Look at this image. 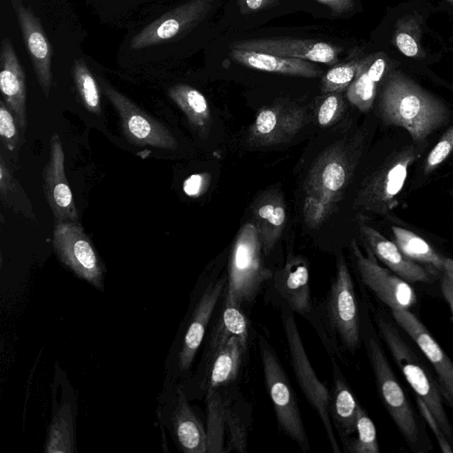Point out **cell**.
Returning a JSON list of instances; mask_svg holds the SVG:
<instances>
[{"instance_id":"obj_9","label":"cell","mask_w":453,"mask_h":453,"mask_svg":"<svg viewBox=\"0 0 453 453\" xmlns=\"http://www.w3.org/2000/svg\"><path fill=\"white\" fill-rule=\"evenodd\" d=\"M281 304V322L290 365L296 382L306 400L319 417L333 451L340 453L341 449L328 411L329 390L319 380L309 360L294 317V311L284 303Z\"/></svg>"},{"instance_id":"obj_13","label":"cell","mask_w":453,"mask_h":453,"mask_svg":"<svg viewBox=\"0 0 453 453\" xmlns=\"http://www.w3.org/2000/svg\"><path fill=\"white\" fill-rule=\"evenodd\" d=\"M100 88L116 109L126 138L137 146H151L173 150L177 142L171 132L161 123L146 114L128 97L98 78Z\"/></svg>"},{"instance_id":"obj_39","label":"cell","mask_w":453,"mask_h":453,"mask_svg":"<svg viewBox=\"0 0 453 453\" xmlns=\"http://www.w3.org/2000/svg\"><path fill=\"white\" fill-rule=\"evenodd\" d=\"M453 150V125L441 135L426 157L424 167L426 174L430 173L443 163Z\"/></svg>"},{"instance_id":"obj_46","label":"cell","mask_w":453,"mask_h":453,"mask_svg":"<svg viewBox=\"0 0 453 453\" xmlns=\"http://www.w3.org/2000/svg\"><path fill=\"white\" fill-rule=\"evenodd\" d=\"M441 288L443 296L449 303L453 315V284L445 275H443L441 279Z\"/></svg>"},{"instance_id":"obj_6","label":"cell","mask_w":453,"mask_h":453,"mask_svg":"<svg viewBox=\"0 0 453 453\" xmlns=\"http://www.w3.org/2000/svg\"><path fill=\"white\" fill-rule=\"evenodd\" d=\"M364 340L380 398L410 447H418L419 427L412 408L401 387L372 326L364 323Z\"/></svg>"},{"instance_id":"obj_18","label":"cell","mask_w":453,"mask_h":453,"mask_svg":"<svg viewBox=\"0 0 453 453\" xmlns=\"http://www.w3.org/2000/svg\"><path fill=\"white\" fill-rule=\"evenodd\" d=\"M212 3L213 0H191L161 15L133 36L131 49L158 45L184 33L205 17Z\"/></svg>"},{"instance_id":"obj_40","label":"cell","mask_w":453,"mask_h":453,"mask_svg":"<svg viewBox=\"0 0 453 453\" xmlns=\"http://www.w3.org/2000/svg\"><path fill=\"white\" fill-rule=\"evenodd\" d=\"M17 121L4 100L0 101V135L5 147L12 151L17 148L19 134Z\"/></svg>"},{"instance_id":"obj_45","label":"cell","mask_w":453,"mask_h":453,"mask_svg":"<svg viewBox=\"0 0 453 453\" xmlns=\"http://www.w3.org/2000/svg\"><path fill=\"white\" fill-rule=\"evenodd\" d=\"M328 7L335 14H343L354 7L353 0H316Z\"/></svg>"},{"instance_id":"obj_27","label":"cell","mask_w":453,"mask_h":453,"mask_svg":"<svg viewBox=\"0 0 453 453\" xmlns=\"http://www.w3.org/2000/svg\"><path fill=\"white\" fill-rule=\"evenodd\" d=\"M229 55L239 65L258 71L304 78H315L321 74L319 66L308 60L243 50H231Z\"/></svg>"},{"instance_id":"obj_22","label":"cell","mask_w":453,"mask_h":453,"mask_svg":"<svg viewBox=\"0 0 453 453\" xmlns=\"http://www.w3.org/2000/svg\"><path fill=\"white\" fill-rule=\"evenodd\" d=\"M25 44L33 66L46 97L52 85L51 50L40 19L27 9L20 0H12Z\"/></svg>"},{"instance_id":"obj_41","label":"cell","mask_w":453,"mask_h":453,"mask_svg":"<svg viewBox=\"0 0 453 453\" xmlns=\"http://www.w3.org/2000/svg\"><path fill=\"white\" fill-rule=\"evenodd\" d=\"M329 214L326 206L317 198L305 196L303 203V219L310 228H317Z\"/></svg>"},{"instance_id":"obj_48","label":"cell","mask_w":453,"mask_h":453,"mask_svg":"<svg viewBox=\"0 0 453 453\" xmlns=\"http://www.w3.org/2000/svg\"><path fill=\"white\" fill-rule=\"evenodd\" d=\"M448 1L453 4V0H448Z\"/></svg>"},{"instance_id":"obj_20","label":"cell","mask_w":453,"mask_h":453,"mask_svg":"<svg viewBox=\"0 0 453 453\" xmlns=\"http://www.w3.org/2000/svg\"><path fill=\"white\" fill-rule=\"evenodd\" d=\"M43 190L55 224L77 221L78 212L65 172V154L58 134L53 133L49 160L43 170Z\"/></svg>"},{"instance_id":"obj_31","label":"cell","mask_w":453,"mask_h":453,"mask_svg":"<svg viewBox=\"0 0 453 453\" xmlns=\"http://www.w3.org/2000/svg\"><path fill=\"white\" fill-rule=\"evenodd\" d=\"M207 453H223L226 441V401L219 388L205 393Z\"/></svg>"},{"instance_id":"obj_29","label":"cell","mask_w":453,"mask_h":453,"mask_svg":"<svg viewBox=\"0 0 453 453\" xmlns=\"http://www.w3.org/2000/svg\"><path fill=\"white\" fill-rule=\"evenodd\" d=\"M233 336L247 344L248 322L242 309L232 304L224 297L220 313L204 345L203 357L213 353Z\"/></svg>"},{"instance_id":"obj_10","label":"cell","mask_w":453,"mask_h":453,"mask_svg":"<svg viewBox=\"0 0 453 453\" xmlns=\"http://www.w3.org/2000/svg\"><path fill=\"white\" fill-rule=\"evenodd\" d=\"M53 248L60 262L76 277L104 291V266L80 223L55 224Z\"/></svg>"},{"instance_id":"obj_47","label":"cell","mask_w":453,"mask_h":453,"mask_svg":"<svg viewBox=\"0 0 453 453\" xmlns=\"http://www.w3.org/2000/svg\"><path fill=\"white\" fill-rule=\"evenodd\" d=\"M444 275L450 280L453 284V259L445 258L443 271Z\"/></svg>"},{"instance_id":"obj_42","label":"cell","mask_w":453,"mask_h":453,"mask_svg":"<svg viewBox=\"0 0 453 453\" xmlns=\"http://www.w3.org/2000/svg\"><path fill=\"white\" fill-rule=\"evenodd\" d=\"M210 182V175L207 173H194L183 182V191L190 197H198L203 195Z\"/></svg>"},{"instance_id":"obj_33","label":"cell","mask_w":453,"mask_h":453,"mask_svg":"<svg viewBox=\"0 0 453 453\" xmlns=\"http://www.w3.org/2000/svg\"><path fill=\"white\" fill-rule=\"evenodd\" d=\"M421 27L417 15L400 19L393 36L395 46L406 57L417 58L421 55Z\"/></svg>"},{"instance_id":"obj_44","label":"cell","mask_w":453,"mask_h":453,"mask_svg":"<svg viewBox=\"0 0 453 453\" xmlns=\"http://www.w3.org/2000/svg\"><path fill=\"white\" fill-rule=\"evenodd\" d=\"M275 2L276 0H238V4L243 14H249L268 8Z\"/></svg>"},{"instance_id":"obj_11","label":"cell","mask_w":453,"mask_h":453,"mask_svg":"<svg viewBox=\"0 0 453 453\" xmlns=\"http://www.w3.org/2000/svg\"><path fill=\"white\" fill-rule=\"evenodd\" d=\"M51 415L44 442L48 453H76L78 395L58 363L50 384Z\"/></svg>"},{"instance_id":"obj_37","label":"cell","mask_w":453,"mask_h":453,"mask_svg":"<svg viewBox=\"0 0 453 453\" xmlns=\"http://www.w3.org/2000/svg\"><path fill=\"white\" fill-rule=\"evenodd\" d=\"M362 59L338 64L330 68L321 81V91L325 94L342 91L356 79Z\"/></svg>"},{"instance_id":"obj_28","label":"cell","mask_w":453,"mask_h":453,"mask_svg":"<svg viewBox=\"0 0 453 453\" xmlns=\"http://www.w3.org/2000/svg\"><path fill=\"white\" fill-rule=\"evenodd\" d=\"M386 65L382 55L362 58L358 73L346 92L348 100L358 110L367 111L372 108L377 85L383 78Z\"/></svg>"},{"instance_id":"obj_5","label":"cell","mask_w":453,"mask_h":453,"mask_svg":"<svg viewBox=\"0 0 453 453\" xmlns=\"http://www.w3.org/2000/svg\"><path fill=\"white\" fill-rule=\"evenodd\" d=\"M380 334L406 380L436 419L453 447V427L448 418L440 391L418 356L403 340L396 327L381 312L374 315Z\"/></svg>"},{"instance_id":"obj_19","label":"cell","mask_w":453,"mask_h":453,"mask_svg":"<svg viewBox=\"0 0 453 453\" xmlns=\"http://www.w3.org/2000/svg\"><path fill=\"white\" fill-rule=\"evenodd\" d=\"M231 50L268 53L283 58H298L334 65L342 48L326 42L295 38H258L233 42Z\"/></svg>"},{"instance_id":"obj_16","label":"cell","mask_w":453,"mask_h":453,"mask_svg":"<svg viewBox=\"0 0 453 453\" xmlns=\"http://www.w3.org/2000/svg\"><path fill=\"white\" fill-rule=\"evenodd\" d=\"M306 113L295 104L278 103L259 109L247 136L255 147L273 146L285 142L304 126Z\"/></svg>"},{"instance_id":"obj_1","label":"cell","mask_w":453,"mask_h":453,"mask_svg":"<svg viewBox=\"0 0 453 453\" xmlns=\"http://www.w3.org/2000/svg\"><path fill=\"white\" fill-rule=\"evenodd\" d=\"M381 119L405 129L411 138L423 142L449 119L447 106L401 72H392L380 97Z\"/></svg>"},{"instance_id":"obj_7","label":"cell","mask_w":453,"mask_h":453,"mask_svg":"<svg viewBox=\"0 0 453 453\" xmlns=\"http://www.w3.org/2000/svg\"><path fill=\"white\" fill-rule=\"evenodd\" d=\"M189 400L180 382L164 380L157 396V418L180 451L207 453L206 428Z\"/></svg>"},{"instance_id":"obj_43","label":"cell","mask_w":453,"mask_h":453,"mask_svg":"<svg viewBox=\"0 0 453 453\" xmlns=\"http://www.w3.org/2000/svg\"><path fill=\"white\" fill-rule=\"evenodd\" d=\"M418 405L419 407L421 414L426 418L428 425L433 429L435 437L438 440L439 445L441 447V451L443 452H453V447L449 442L442 430L441 429L439 424L437 423L434 417L432 415L428 408L425 405V403L419 399L417 398Z\"/></svg>"},{"instance_id":"obj_23","label":"cell","mask_w":453,"mask_h":453,"mask_svg":"<svg viewBox=\"0 0 453 453\" xmlns=\"http://www.w3.org/2000/svg\"><path fill=\"white\" fill-rule=\"evenodd\" d=\"M359 230L372 254L399 277L409 282L431 280L430 273L423 266L406 257L396 243L378 230L365 222H359Z\"/></svg>"},{"instance_id":"obj_3","label":"cell","mask_w":453,"mask_h":453,"mask_svg":"<svg viewBox=\"0 0 453 453\" xmlns=\"http://www.w3.org/2000/svg\"><path fill=\"white\" fill-rule=\"evenodd\" d=\"M227 276L199 284L195 288L191 301L164 365V380L180 383L192 373V366L207 328L221 296L225 294Z\"/></svg>"},{"instance_id":"obj_30","label":"cell","mask_w":453,"mask_h":453,"mask_svg":"<svg viewBox=\"0 0 453 453\" xmlns=\"http://www.w3.org/2000/svg\"><path fill=\"white\" fill-rule=\"evenodd\" d=\"M169 96L186 115L189 124L201 136L210 130L211 116L205 96L196 88L177 84L169 88Z\"/></svg>"},{"instance_id":"obj_17","label":"cell","mask_w":453,"mask_h":453,"mask_svg":"<svg viewBox=\"0 0 453 453\" xmlns=\"http://www.w3.org/2000/svg\"><path fill=\"white\" fill-rule=\"evenodd\" d=\"M273 278L282 303L307 319L321 338V324L311 301L307 261L301 256L291 255L283 267L273 273Z\"/></svg>"},{"instance_id":"obj_4","label":"cell","mask_w":453,"mask_h":453,"mask_svg":"<svg viewBox=\"0 0 453 453\" xmlns=\"http://www.w3.org/2000/svg\"><path fill=\"white\" fill-rule=\"evenodd\" d=\"M258 232L252 222L241 226L234 242L228 263L227 283L224 297L242 309L250 304L265 282L273 278L267 268Z\"/></svg>"},{"instance_id":"obj_35","label":"cell","mask_w":453,"mask_h":453,"mask_svg":"<svg viewBox=\"0 0 453 453\" xmlns=\"http://www.w3.org/2000/svg\"><path fill=\"white\" fill-rule=\"evenodd\" d=\"M357 438L349 439L344 447L349 453H379L376 428L365 411L359 405L356 420Z\"/></svg>"},{"instance_id":"obj_24","label":"cell","mask_w":453,"mask_h":453,"mask_svg":"<svg viewBox=\"0 0 453 453\" xmlns=\"http://www.w3.org/2000/svg\"><path fill=\"white\" fill-rule=\"evenodd\" d=\"M0 88L3 99L12 112L18 126L27 127L25 73L10 39L1 45Z\"/></svg>"},{"instance_id":"obj_25","label":"cell","mask_w":453,"mask_h":453,"mask_svg":"<svg viewBox=\"0 0 453 453\" xmlns=\"http://www.w3.org/2000/svg\"><path fill=\"white\" fill-rule=\"evenodd\" d=\"M333 371V383L329 390V416L343 447L356 433V420L358 409L357 402L338 363L330 356Z\"/></svg>"},{"instance_id":"obj_8","label":"cell","mask_w":453,"mask_h":453,"mask_svg":"<svg viewBox=\"0 0 453 453\" xmlns=\"http://www.w3.org/2000/svg\"><path fill=\"white\" fill-rule=\"evenodd\" d=\"M258 348L265 384L273 405L279 428L296 441L301 449L309 451L310 442L297 404L296 395L281 363L274 349L262 335L258 337Z\"/></svg>"},{"instance_id":"obj_15","label":"cell","mask_w":453,"mask_h":453,"mask_svg":"<svg viewBox=\"0 0 453 453\" xmlns=\"http://www.w3.org/2000/svg\"><path fill=\"white\" fill-rule=\"evenodd\" d=\"M349 178L347 157L340 146L325 150L311 165L304 182L305 196L319 199L330 211L342 197Z\"/></svg>"},{"instance_id":"obj_36","label":"cell","mask_w":453,"mask_h":453,"mask_svg":"<svg viewBox=\"0 0 453 453\" xmlns=\"http://www.w3.org/2000/svg\"><path fill=\"white\" fill-rule=\"evenodd\" d=\"M248 447V425L242 416L226 402V441L223 453H245Z\"/></svg>"},{"instance_id":"obj_38","label":"cell","mask_w":453,"mask_h":453,"mask_svg":"<svg viewBox=\"0 0 453 453\" xmlns=\"http://www.w3.org/2000/svg\"><path fill=\"white\" fill-rule=\"evenodd\" d=\"M343 100L340 91L327 93V96L319 104L317 111V119L320 127H326L333 125L342 115Z\"/></svg>"},{"instance_id":"obj_14","label":"cell","mask_w":453,"mask_h":453,"mask_svg":"<svg viewBox=\"0 0 453 453\" xmlns=\"http://www.w3.org/2000/svg\"><path fill=\"white\" fill-rule=\"evenodd\" d=\"M351 255L362 283L391 310H409L417 296L407 281L380 266L372 252L365 255L356 240L350 242Z\"/></svg>"},{"instance_id":"obj_21","label":"cell","mask_w":453,"mask_h":453,"mask_svg":"<svg viewBox=\"0 0 453 453\" xmlns=\"http://www.w3.org/2000/svg\"><path fill=\"white\" fill-rule=\"evenodd\" d=\"M396 323L407 333L431 363L441 394L453 407V362L430 332L409 310H391Z\"/></svg>"},{"instance_id":"obj_2","label":"cell","mask_w":453,"mask_h":453,"mask_svg":"<svg viewBox=\"0 0 453 453\" xmlns=\"http://www.w3.org/2000/svg\"><path fill=\"white\" fill-rule=\"evenodd\" d=\"M316 311L322 327V342L330 356L340 349L354 354L362 340V323L353 280L340 253L334 278Z\"/></svg>"},{"instance_id":"obj_12","label":"cell","mask_w":453,"mask_h":453,"mask_svg":"<svg viewBox=\"0 0 453 453\" xmlns=\"http://www.w3.org/2000/svg\"><path fill=\"white\" fill-rule=\"evenodd\" d=\"M418 152L413 148L407 149L388 161L360 189L356 204L362 210L379 214H386L395 208L409 167L419 157Z\"/></svg>"},{"instance_id":"obj_26","label":"cell","mask_w":453,"mask_h":453,"mask_svg":"<svg viewBox=\"0 0 453 453\" xmlns=\"http://www.w3.org/2000/svg\"><path fill=\"white\" fill-rule=\"evenodd\" d=\"M255 225L265 256H268L279 241L286 225L287 212L282 195L278 189L261 194L252 205Z\"/></svg>"},{"instance_id":"obj_34","label":"cell","mask_w":453,"mask_h":453,"mask_svg":"<svg viewBox=\"0 0 453 453\" xmlns=\"http://www.w3.org/2000/svg\"><path fill=\"white\" fill-rule=\"evenodd\" d=\"M73 80L85 108L91 113H101L100 90L97 82L87 65L77 59L73 65Z\"/></svg>"},{"instance_id":"obj_32","label":"cell","mask_w":453,"mask_h":453,"mask_svg":"<svg viewBox=\"0 0 453 453\" xmlns=\"http://www.w3.org/2000/svg\"><path fill=\"white\" fill-rule=\"evenodd\" d=\"M395 243L402 252L413 261L433 266L443 271L444 260L422 237L413 232L397 226H392Z\"/></svg>"}]
</instances>
